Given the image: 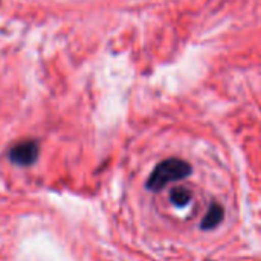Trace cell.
<instances>
[{
    "label": "cell",
    "mask_w": 261,
    "mask_h": 261,
    "mask_svg": "<svg viewBox=\"0 0 261 261\" xmlns=\"http://www.w3.org/2000/svg\"><path fill=\"white\" fill-rule=\"evenodd\" d=\"M191 174V165L179 158H170L162 161L161 164L156 165V168L151 171L148 180H147V188L150 191H161L167 185L182 180Z\"/></svg>",
    "instance_id": "6da1fadb"
},
{
    "label": "cell",
    "mask_w": 261,
    "mask_h": 261,
    "mask_svg": "<svg viewBox=\"0 0 261 261\" xmlns=\"http://www.w3.org/2000/svg\"><path fill=\"white\" fill-rule=\"evenodd\" d=\"M40 147L38 142L34 139H26L21 142H17L11 150H9V161L14 162L15 165L20 167H29L38 159Z\"/></svg>",
    "instance_id": "7a4b0ae2"
},
{
    "label": "cell",
    "mask_w": 261,
    "mask_h": 261,
    "mask_svg": "<svg viewBox=\"0 0 261 261\" xmlns=\"http://www.w3.org/2000/svg\"><path fill=\"white\" fill-rule=\"evenodd\" d=\"M223 217H225V211H223L222 205L220 203H213L208 208V211H206V214H205V217L202 220V229L203 231L214 229L216 226H219L222 223Z\"/></svg>",
    "instance_id": "3957f363"
},
{
    "label": "cell",
    "mask_w": 261,
    "mask_h": 261,
    "mask_svg": "<svg viewBox=\"0 0 261 261\" xmlns=\"http://www.w3.org/2000/svg\"><path fill=\"white\" fill-rule=\"evenodd\" d=\"M193 199V194L188 188H184V187H177V188H173L171 193H170V200L174 206L177 208H184L187 206Z\"/></svg>",
    "instance_id": "277c9868"
}]
</instances>
